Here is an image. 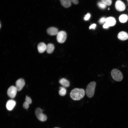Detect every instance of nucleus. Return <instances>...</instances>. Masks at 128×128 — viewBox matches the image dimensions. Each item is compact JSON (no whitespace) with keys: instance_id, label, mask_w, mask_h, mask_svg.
Here are the masks:
<instances>
[{"instance_id":"nucleus-1","label":"nucleus","mask_w":128,"mask_h":128,"mask_svg":"<svg viewBox=\"0 0 128 128\" xmlns=\"http://www.w3.org/2000/svg\"><path fill=\"white\" fill-rule=\"evenodd\" d=\"M85 93V91L83 89L75 88L71 91L70 93V96L72 100L78 101L84 97Z\"/></svg>"},{"instance_id":"nucleus-2","label":"nucleus","mask_w":128,"mask_h":128,"mask_svg":"<svg viewBox=\"0 0 128 128\" xmlns=\"http://www.w3.org/2000/svg\"><path fill=\"white\" fill-rule=\"evenodd\" d=\"M96 83L95 81L89 83L86 87V92L87 96L89 98H92L94 94Z\"/></svg>"},{"instance_id":"nucleus-3","label":"nucleus","mask_w":128,"mask_h":128,"mask_svg":"<svg viewBox=\"0 0 128 128\" xmlns=\"http://www.w3.org/2000/svg\"><path fill=\"white\" fill-rule=\"evenodd\" d=\"M111 74L112 78L116 81L119 82L123 79V76L121 72L117 69H112Z\"/></svg>"},{"instance_id":"nucleus-4","label":"nucleus","mask_w":128,"mask_h":128,"mask_svg":"<svg viewBox=\"0 0 128 128\" xmlns=\"http://www.w3.org/2000/svg\"><path fill=\"white\" fill-rule=\"evenodd\" d=\"M35 113L36 116L39 120L43 122L47 120L46 116L43 113L42 110L40 108L38 107L36 108Z\"/></svg>"},{"instance_id":"nucleus-5","label":"nucleus","mask_w":128,"mask_h":128,"mask_svg":"<svg viewBox=\"0 0 128 128\" xmlns=\"http://www.w3.org/2000/svg\"><path fill=\"white\" fill-rule=\"evenodd\" d=\"M67 34L64 31H60L58 33L57 36V39L59 43H64L66 40Z\"/></svg>"},{"instance_id":"nucleus-6","label":"nucleus","mask_w":128,"mask_h":128,"mask_svg":"<svg viewBox=\"0 0 128 128\" xmlns=\"http://www.w3.org/2000/svg\"><path fill=\"white\" fill-rule=\"evenodd\" d=\"M115 7L116 9L119 11H124L126 8L124 3L120 0L116 1L115 4Z\"/></svg>"},{"instance_id":"nucleus-7","label":"nucleus","mask_w":128,"mask_h":128,"mask_svg":"<svg viewBox=\"0 0 128 128\" xmlns=\"http://www.w3.org/2000/svg\"><path fill=\"white\" fill-rule=\"evenodd\" d=\"M17 91V90L15 87L14 86H11L7 90V94L10 97L14 98L16 96Z\"/></svg>"},{"instance_id":"nucleus-8","label":"nucleus","mask_w":128,"mask_h":128,"mask_svg":"<svg viewBox=\"0 0 128 128\" xmlns=\"http://www.w3.org/2000/svg\"><path fill=\"white\" fill-rule=\"evenodd\" d=\"M25 84L24 80L20 78L16 82V87L17 91H20L23 88Z\"/></svg>"},{"instance_id":"nucleus-9","label":"nucleus","mask_w":128,"mask_h":128,"mask_svg":"<svg viewBox=\"0 0 128 128\" xmlns=\"http://www.w3.org/2000/svg\"><path fill=\"white\" fill-rule=\"evenodd\" d=\"M116 22L115 19L112 17H109L106 18L105 23L109 27L114 26Z\"/></svg>"},{"instance_id":"nucleus-10","label":"nucleus","mask_w":128,"mask_h":128,"mask_svg":"<svg viewBox=\"0 0 128 128\" xmlns=\"http://www.w3.org/2000/svg\"><path fill=\"white\" fill-rule=\"evenodd\" d=\"M117 37L120 40H125L128 39V34L125 32L121 31L119 33Z\"/></svg>"},{"instance_id":"nucleus-11","label":"nucleus","mask_w":128,"mask_h":128,"mask_svg":"<svg viewBox=\"0 0 128 128\" xmlns=\"http://www.w3.org/2000/svg\"><path fill=\"white\" fill-rule=\"evenodd\" d=\"M47 32L48 34L50 35H55L57 34L58 33V30L56 27H50L47 29Z\"/></svg>"},{"instance_id":"nucleus-12","label":"nucleus","mask_w":128,"mask_h":128,"mask_svg":"<svg viewBox=\"0 0 128 128\" xmlns=\"http://www.w3.org/2000/svg\"><path fill=\"white\" fill-rule=\"evenodd\" d=\"M15 105L16 102L15 101L12 100H9L6 103V108L9 110H12L14 107Z\"/></svg>"},{"instance_id":"nucleus-13","label":"nucleus","mask_w":128,"mask_h":128,"mask_svg":"<svg viewBox=\"0 0 128 128\" xmlns=\"http://www.w3.org/2000/svg\"><path fill=\"white\" fill-rule=\"evenodd\" d=\"M46 46L44 43L41 42L39 43L37 45V49L38 52L42 53L46 50Z\"/></svg>"},{"instance_id":"nucleus-14","label":"nucleus","mask_w":128,"mask_h":128,"mask_svg":"<svg viewBox=\"0 0 128 128\" xmlns=\"http://www.w3.org/2000/svg\"><path fill=\"white\" fill-rule=\"evenodd\" d=\"M59 83L63 87H69L70 85L69 81L68 80L64 78L60 79L59 81Z\"/></svg>"},{"instance_id":"nucleus-15","label":"nucleus","mask_w":128,"mask_h":128,"mask_svg":"<svg viewBox=\"0 0 128 128\" xmlns=\"http://www.w3.org/2000/svg\"><path fill=\"white\" fill-rule=\"evenodd\" d=\"M61 5L65 8H68L71 5V2L69 0H59Z\"/></svg>"},{"instance_id":"nucleus-16","label":"nucleus","mask_w":128,"mask_h":128,"mask_svg":"<svg viewBox=\"0 0 128 128\" xmlns=\"http://www.w3.org/2000/svg\"><path fill=\"white\" fill-rule=\"evenodd\" d=\"M54 49V46L53 44L51 43L48 44L46 47V50L49 54L52 53Z\"/></svg>"},{"instance_id":"nucleus-17","label":"nucleus","mask_w":128,"mask_h":128,"mask_svg":"<svg viewBox=\"0 0 128 128\" xmlns=\"http://www.w3.org/2000/svg\"><path fill=\"white\" fill-rule=\"evenodd\" d=\"M128 19V15L125 14L121 15L119 18V19L120 22L122 23H125L126 22Z\"/></svg>"},{"instance_id":"nucleus-18","label":"nucleus","mask_w":128,"mask_h":128,"mask_svg":"<svg viewBox=\"0 0 128 128\" xmlns=\"http://www.w3.org/2000/svg\"><path fill=\"white\" fill-rule=\"evenodd\" d=\"M66 93V89L64 87H60L59 91V94L61 96H65Z\"/></svg>"},{"instance_id":"nucleus-19","label":"nucleus","mask_w":128,"mask_h":128,"mask_svg":"<svg viewBox=\"0 0 128 128\" xmlns=\"http://www.w3.org/2000/svg\"><path fill=\"white\" fill-rule=\"evenodd\" d=\"M101 2L106 5L110 6L112 3V0H101Z\"/></svg>"},{"instance_id":"nucleus-20","label":"nucleus","mask_w":128,"mask_h":128,"mask_svg":"<svg viewBox=\"0 0 128 128\" xmlns=\"http://www.w3.org/2000/svg\"><path fill=\"white\" fill-rule=\"evenodd\" d=\"M97 5L100 8L104 9L106 8V5L101 2H99L97 3Z\"/></svg>"},{"instance_id":"nucleus-21","label":"nucleus","mask_w":128,"mask_h":128,"mask_svg":"<svg viewBox=\"0 0 128 128\" xmlns=\"http://www.w3.org/2000/svg\"><path fill=\"white\" fill-rule=\"evenodd\" d=\"M25 102L29 105L32 103V101L31 99L29 97H28L27 96L25 98Z\"/></svg>"},{"instance_id":"nucleus-22","label":"nucleus","mask_w":128,"mask_h":128,"mask_svg":"<svg viewBox=\"0 0 128 128\" xmlns=\"http://www.w3.org/2000/svg\"><path fill=\"white\" fill-rule=\"evenodd\" d=\"M106 18L105 17L101 18L99 20V22L101 24H103L105 22Z\"/></svg>"},{"instance_id":"nucleus-23","label":"nucleus","mask_w":128,"mask_h":128,"mask_svg":"<svg viewBox=\"0 0 128 128\" xmlns=\"http://www.w3.org/2000/svg\"><path fill=\"white\" fill-rule=\"evenodd\" d=\"M23 106L24 109H27L29 107V104L25 101L23 104Z\"/></svg>"},{"instance_id":"nucleus-24","label":"nucleus","mask_w":128,"mask_h":128,"mask_svg":"<svg viewBox=\"0 0 128 128\" xmlns=\"http://www.w3.org/2000/svg\"><path fill=\"white\" fill-rule=\"evenodd\" d=\"M91 16L90 14L88 13H87L85 16L84 18V19L85 20H87L90 18Z\"/></svg>"},{"instance_id":"nucleus-25","label":"nucleus","mask_w":128,"mask_h":128,"mask_svg":"<svg viewBox=\"0 0 128 128\" xmlns=\"http://www.w3.org/2000/svg\"><path fill=\"white\" fill-rule=\"evenodd\" d=\"M71 2H72L74 4L76 5L78 3V0H69Z\"/></svg>"},{"instance_id":"nucleus-26","label":"nucleus","mask_w":128,"mask_h":128,"mask_svg":"<svg viewBox=\"0 0 128 128\" xmlns=\"http://www.w3.org/2000/svg\"><path fill=\"white\" fill-rule=\"evenodd\" d=\"M96 26V25L95 24H93L91 25L89 27V29H95Z\"/></svg>"},{"instance_id":"nucleus-27","label":"nucleus","mask_w":128,"mask_h":128,"mask_svg":"<svg viewBox=\"0 0 128 128\" xmlns=\"http://www.w3.org/2000/svg\"><path fill=\"white\" fill-rule=\"evenodd\" d=\"M103 27L104 28L107 29L109 28V26L105 23L103 25Z\"/></svg>"},{"instance_id":"nucleus-28","label":"nucleus","mask_w":128,"mask_h":128,"mask_svg":"<svg viewBox=\"0 0 128 128\" xmlns=\"http://www.w3.org/2000/svg\"><path fill=\"white\" fill-rule=\"evenodd\" d=\"M1 25L0 23V27H1Z\"/></svg>"},{"instance_id":"nucleus-29","label":"nucleus","mask_w":128,"mask_h":128,"mask_svg":"<svg viewBox=\"0 0 128 128\" xmlns=\"http://www.w3.org/2000/svg\"><path fill=\"white\" fill-rule=\"evenodd\" d=\"M109 9H110L109 8H108V10H109Z\"/></svg>"},{"instance_id":"nucleus-30","label":"nucleus","mask_w":128,"mask_h":128,"mask_svg":"<svg viewBox=\"0 0 128 128\" xmlns=\"http://www.w3.org/2000/svg\"></svg>"},{"instance_id":"nucleus-31","label":"nucleus","mask_w":128,"mask_h":128,"mask_svg":"<svg viewBox=\"0 0 128 128\" xmlns=\"http://www.w3.org/2000/svg\"><path fill=\"white\" fill-rule=\"evenodd\" d=\"M128 1V0H127Z\"/></svg>"}]
</instances>
